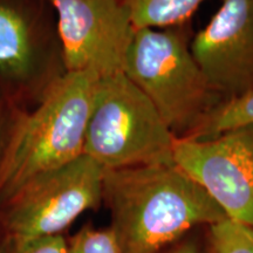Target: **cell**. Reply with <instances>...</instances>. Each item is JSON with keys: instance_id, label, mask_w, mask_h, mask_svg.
<instances>
[{"instance_id": "obj_1", "label": "cell", "mask_w": 253, "mask_h": 253, "mask_svg": "<svg viewBox=\"0 0 253 253\" xmlns=\"http://www.w3.org/2000/svg\"><path fill=\"white\" fill-rule=\"evenodd\" d=\"M102 202L122 253H162L195 226L226 218L176 163L104 170Z\"/></svg>"}, {"instance_id": "obj_2", "label": "cell", "mask_w": 253, "mask_h": 253, "mask_svg": "<svg viewBox=\"0 0 253 253\" xmlns=\"http://www.w3.org/2000/svg\"><path fill=\"white\" fill-rule=\"evenodd\" d=\"M97 81L91 72H66L17 120L0 156V208L34 177L84 155Z\"/></svg>"}, {"instance_id": "obj_3", "label": "cell", "mask_w": 253, "mask_h": 253, "mask_svg": "<svg viewBox=\"0 0 253 253\" xmlns=\"http://www.w3.org/2000/svg\"><path fill=\"white\" fill-rule=\"evenodd\" d=\"M123 73L177 138L191 134L221 102L196 62L181 26L136 28Z\"/></svg>"}, {"instance_id": "obj_4", "label": "cell", "mask_w": 253, "mask_h": 253, "mask_svg": "<svg viewBox=\"0 0 253 253\" xmlns=\"http://www.w3.org/2000/svg\"><path fill=\"white\" fill-rule=\"evenodd\" d=\"M176 138L154 104L125 73L99 78L84 154L103 170L175 163Z\"/></svg>"}, {"instance_id": "obj_5", "label": "cell", "mask_w": 253, "mask_h": 253, "mask_svg": "<svg viewBox=\"0 0 253 253\" xmlns=\"http://www.w3.org/2000/svg\"><path fill=\"white\" fill-rule=\"evenodd\" d=\"M104 170L87 155L34 177L0 208L2 237L30 240L59 236L102 203Z\"/></svg>"}, {"instance_id": "obj_6", "label": "cell", "mask_w": 253, "mask_h": 253, "mask_svg": "<svg viewBox=\"0 0 253 253\" xmlns=\"http://www.w3.org/2000/svg\"><path fill=\"white\" fill-rule=\"evenodd\" d=\"M66 72L99 78L123 72L136 27L123 0H49Z\"/></svg>"}, {"instance_id": "obj_7", "label": "cell", "mask_w": 253, "mask_h": 253, "mask_svg": "<svg viewBox=\"0 0 253 253\" xmlns=\"http://www.w3.org/2000/svg\"><path fill=\"white\" fill-rule=\"evenodd\" d=\"M173 161L227 218L253 227V125L208 140L176 138Z\"/></svg>"}, {"instance_id": "obj_8", "label": "cell", "mask_w": 253, "mask_h": 253, "mask_svg": "<svg viewBox=\"0 0 253 253\" xmlns=\"http://www.w3.org/2000/svg\"><path fill=\"white\" fill-rule=\"evenodd\" d=\"M190 50L221 101L253 90V0H221Z\"/></svg>"}, {"instance_id": "obj_9", "label": "cell", "mask_w": 253, "mask_h": 253, "mask_svg": "<svg viewBox=\"0 0 253 253\" xmlns=\"http://www.w3.org/2000/svg\"><path fill=\"white\" fill-rule=\"evenodd\" d=\"M31 31L26 18L13 6L0 1V72L24 77L32 65Z\"/></svg>"}, {"instance_id": "obj_10", "label": "cell", "mask_w": 253, "mask_h": 253, "mask_svg": "<svg viewBox=\"0 0 253 253\" xmlns=\"http://www.w3.org/2000/svg\"><path fill=\"white\" fill-rule=\"evenodd\" d=\"M204 0H123L136 28L181 26Z\"/></svg>"}, {"instance_id": "obj_11", "label": "cell", "mask_w": 253, "mask_h": 253, "mask_svg": "<svg viewBox=\"0 0 253 253\" xmlns=\"http://www.w3.org/2000/svg\"><path fill=\"white\" fill-rule=\"evenodd\" d=\"M248 125H253V90L236 99L221 101L184 138L208 140Z\"/></svg>"}, {"instance_id": "obj_12", "label": "cell", "mask_w": 253, "mask_h": 253, "mask_svg": "<svg viewBox=\"0 0 253 253\" xmlns=\"http://www.w3.org/2000/svg\"><path fill=\"white\" fill-rule=\"evenodd\" d=\"M207 253H253V227L227 217L211 224Z\"/></svg>"}, {"instance_id": "obj_13", "label": "cell", "mask_w": 253, "mask_h": 253, "mask_svg": "<svg viewBox=\"0 0 253 253\" xmlns=\"http://www.w3.org/2000/svg\"><path fill=\"white\" fill-rule=\"evenodd\" d=\"M67 253H122L110 227L94 229L86 225L67 240Z\"/></svg>"}, {"instance_id": "obj_14", "label": "cell", "mask_w": 253, "mask_h": 253, "mask_svg": "<svg viewBox=\"0 0 253 253\" xmlns=\"http://www.w3.org/2000/svg\"><path fill=\"white\" fill-rule=\"evenodd\" d=\"M0 253H67V239L63 235L30 240L2 238Z\"/></svg>"}, {"instance_id": "obj_15", "label": "cell", "mask_w": 253, "mask_h": 253, "mask_svg": "<svg viewBox=\"0 0 253 253\" xmlns=\"http://www.w3.org/2000/svg\"><path fill=\"white\" fill-rule=\"evenodd\" d=\"M162 253H204L201 246L195 240H181V242L173 244L171 248L167 249L166 252Z\"/></svg>"}, {"instance_id": "obj_16", "label": "cell", "mask_w": 253, "mask_h": 253, "mask_svg": "<svg viewBox=\"0 0 253 253\" xmlns=\"http://www.w3.org/2000/svg\"><path fill=\"white\" fill-rule=\"evenodd\" d=\"M5 143V138H4V128H2V122L0 120V156H1V151H2V147H4Z\"/></svg>"}, {"instance_id": "obj_17", "label": "cell", "mask_w": 253, "mask_h": 253, "mask_svg": "<svg viewBox=\"0 0 253 253\" xmlns=\"http://www.w3.org/2000/svg\"><path fill=\"white\" fill-rule=\"evenodd\" d=\"M0 245H1V242H0Z\"/></svg>"}]
</instances>
